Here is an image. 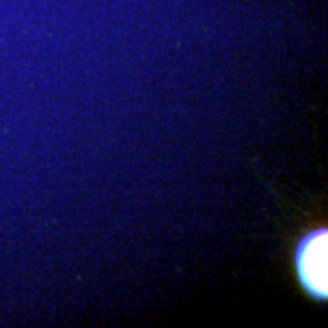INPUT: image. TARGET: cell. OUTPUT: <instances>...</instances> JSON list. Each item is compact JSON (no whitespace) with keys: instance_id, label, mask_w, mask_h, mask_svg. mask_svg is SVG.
<instances>
[{"instance_id":"1","label":"cell","mask_w":328,"mask_h":328,"mask_svg":"<svg viewBox=\"0 0 328 328\" xmlns=\"http://www.w3.org/2000/svg\"><path fill=\"white\" fill-rule=\"evenodd\" d=\"M296 270L304 289L318 299H327V228L307 234L296 249Z\"/></svg>"}]
</instances>
